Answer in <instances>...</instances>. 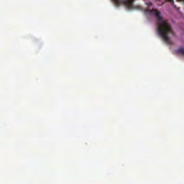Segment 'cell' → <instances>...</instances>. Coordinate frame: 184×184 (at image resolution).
<instances>
[]
</instances>
